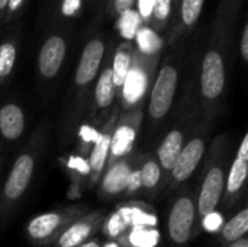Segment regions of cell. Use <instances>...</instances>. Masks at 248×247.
<instances>
[{"label": "cell", "mask_w": 248, "mask_h": 247, "mask_svg": "<svg viewBox=\"0 0 248 247\" xmlns=\"http://www.w3.org/2000/svg\"><path fill=\"white\" fill-rule=\"evenodd\" d=\"M231 29L230 23L215 16L212 32L199 63L196 87L186 90L180 103L183 111L211 127L225 105Z\"/></svg>", "instance_id": "6da1fadb"}, {"label": "cell", "mask_w": 248, "mask_h": 247, "mask_svg": "<svg viewBox=\"0 0 248 247\" xmlns=\"http://www.w3.org/2000/svg\"><path fill=\"white\" fill-rule=\"evenodd\" d=\"M106 57V42L102 36L90 38L81 49L73 84L58 122V148H64L77 135V128L90 106L93 87Z\"/></svg>", "instance_id": "7a4b0ae2"}, {"label": "cell", "mask_w": 248, "mask_h": 247, "mask_svg": "<svg viewBox=\"0 0 248 247\" xmlns=\"http://www.w3.org/2000/svg\"><path fill=\"white\" fill-rule=\"evenodd\" d=\"M51 132L49 118H44L32 131L28 143L16 156L0 189V230L6 229L26 197L36 170L48 147Z\"/></svg>", "instance_id": "3957f363"}, {"label": "cell", "mask_w": 248, "mask_h": 247, "mask_svg": "<svg viewBox=\"0 0 248 247\" xmlns=\"http://www.w3.org/2000/svg\"><path fill=\"white\" fill-rule=\"evenodd\" d=\"M206 162L203 165V178L199 194L196 197V218L198 227L214 215L222 202L225 191V179L228 169L230 141L227 134L218 135L209 148Z\"/></svg>", "instance_id": "277c9868"}, {"label": "cell", "mask_w": 248, "mask_h": 247, "mask_svg": "<svg viewBox=\"0 0 248 247\" xmlns=\"http://www.w3.org/2000/svg\"><path fill=\"white\" fill-rule=\"evenodd\" d=\"M180 58L176 54H170L163 60L153 79L147 98V122L150 134L157 131L174 106L180 83Z\"/></svg>", "instance_id": "5b68a950"}, {"label": "cell", "mask_w": 248, "mask_h": 247, "mask_svg": "<svg viewBox=\"0 0 248 247\" xmlns=\"http://www.w3.org/2000/svg\"><path fill=\"white\" fill-rule=\"evenodd\" d=\"M211 125L198 121L189 134L182 151L179 153L169 176L166 181V189L170 192L179 191L196 172L201 162L203 160L206 151H208V143H209V132Z\"/></svg>", "instance_id": "8992f818"}, {"label": "cell", "mask_w": 248, "mask_h": 247, "mask_svg": "<svg viewBox=\"0 0 248 247\" xmlns=\"http://www.w3.org/2000/svg\"><path fill=\"white\" fill-rule=\"evenodd\" d=\"M84 205H70L57 211L42 213L31 218L25 227L26 237L31 243L38 247H49L58 239V236L77 218L87 213Z\"/></svg>", "instance_id": "52a82bcc"}, {"label": "cell", "mask_w": 248, "mask_h": 247, "mask_svg": "<svg viewBox=\"0 0 248 247\" xmlns=\"http://www.w3.org/2000/svg\"><path fill=\"white\" fill-rule=\"evenodd\" d=\"M157 64L158 55H145L137 48L134 49L131 70L119 92L121 95L118 103L119 106H122L124 111L145 103L150 83H153V79L155 76Z\"/></svg>", "instance_id": "ba28073f"}, {"label": "cell", "mask_w": 248, "mask_h": 247, "mask_svg": "<svg viewBox=\"0 0 248 247\" xmlns=\"http://www.w3.org/2000/svg\"><path fill=\"white\" fill-rule=\"evenodd\" d=\"M167 231L170 240L176 246H185L199 233L196 195L193 192H183L174 199L169 211Z\"/></svg>", "instance_id": "9c48e42d"}, {"label": "cell", "mask_w": 248, "mask_h": 247, "mask_svg": "<svg viewBox=\"0 0 248 247\" xmlns=\"http://www.w3.org/2000/svg\"><path fill=\"white\" fill-rule=\"evenodd\" d=\"M144 105L145 103L137 105L131 109H125L118 116L112 131L108 165H112L116 160L132 154L137 137L144 122Z\"/></svg>", "instance_id": "30bf717a"}, {"label": "cell", "mask_w": 248, "mask_h": 247, "mask_svg": "<svg viewBox=\"0 0 248 247\" xmlns=\"http://www.w3.org/2000/svg\"><path fill=\"white\" fill-rule=\"evenodd\" d=\"M68 41L62 32L49 33L42 42L38 52V77L45 87V92H49L52 84L57 82L67 57Z\"/></svg>", "instance_id": "8fae6325"}, {"label": "cell", "mask_w": 248, "mask_h": 247, "mask_svg": "<svg viewBox=\"0 0 248 247\" xmlns=\"http://www.w3.org/2000/svg\"><path fill=\"white\" fill-rule=\"evenodd\" d=\"M199 119L189 115L186 111L180 109V116L176 119L174 125L170 128V131L163 137L161 143L157 147V163L167 181V176L179 156V153L182 151L189 134L192 132L195 124ZM166 186V185H164Z\"/></svg>", "instance_id": "7c38bea8"}, {"label": "cell", "mask_w": 248, "mask_h": 247, "mask_svg": "<svg viewBox=\"0 0 248 247\" xmlns=\"http://www.w3.org/2000/svg\"><path fill=\"white\" fill-rule=\"evenodd\" d=\"M116 96H118V92L112 79L110 60H106L105 66H102V70L96 79L90 106H89L87 116H86L89 118L92 125L97 127L105 122L103 119H106L113 109Z\"/></svg>", "instance_id": "4fadbf2b"}, {"label": "cell", "mask_w": 248, "mask_h": 247, "mask_svg": "<svg viewBox=\"0 0 248 247\" xmlns=\"http://www.w3.org/2000/svg\"><path fill=\"white\" fill-rule=\"evenodd\" d=\"M248 173V134H244L234 160L230 165L227 179H225V191L222 198V210L228 211L235 207L246 191Z\"/></svg>", "instance_id": "5bb4252c"}, {"label": "cell", "mask_w": 248, "mask_h": 247, "mask_svg": "<svg viewBox=\"0 0 248 247\" xmlns=\"http://www.w3.org/2000/svg\"><path fill=\"white\" fill-rule=\"evenodd\" d=\"M137 157L129 154L121 160H116L112 165H106L102 178L99 197L105 201H113L125 195L129 175L137 165Z\"/></svg>", "instance_id": "9a60e30c"}, {"label": "cell", "mask_w": 248, "mask_h": 247, "mask_svg": "<svg viewBox=\"0 0 248 247\" xmlns=\"http://www.w3.org/2000/svg\"><path fill=\"white\" fill-rule=\"evenodd\" d=\"M105 210L87 211L84 215L71 223L54 242L52 247H78L89 242L102 227L106 217Z\"/></svg>", "instance_id": "2e32d148"}, {"label": "cell", "mask_w": 248, "mask_h": 247, "mask_svg": "<svg viewBox=\"0 0 248 247\" xmlns=\"http://www.w3.org/2000/svg\"><path fill=\"white\" fill-rule=\"evenodd\" d=\"M119 112H121V106L118 103L116 106H113L112 112L109 114V116L102 124V130L96 135L94 144H93L92 151L89 154V172H90V179L93 183H99L102 173L108 165L112 131H113L115 122L119 116Z\"/></svg>", "instance_id": "e0dca14e"}, {"label": "cell", "mask_w": 248, "mask_h": 247, "mask_svg": "<svg viewBox=\"0 0 248 247\" xmlns=\"http://www.w3.org/2000/svg\"><path fill=\"white\" fill-rule=\"evenodd\" d=\"M26 130V114L20 103L15 100L0 105V137L7 143H16Z\"/></svg>", "instance_id": "ac0fdd59"}, {"label": "cell", "mask_w": 248, "mask_h": 247, "mask_svg": "<svg viewBox=\"0 0 248 247\" xmlns=\"http://www.w3.org/2000/svg\"><path fill=\"white\" fill-rule=\"evenodd\" d=\"M205 0H179L177 6V26L171 33V41H176L186 32H192L203 10Z\"/></svg>", "instance_id": "d6986e66"}, {"label": "cell", "mask_w": 248, "mask_h": 247, "mask_svg": "<svg viewBox=\"0 0 248 247\" xmlns=\"http://www.w3.org/2000/svg\"><path fill=\"white\" fill-rule=\"evenodd\" d=\"M134 49H135V45L134 42L131 41H125L122 42L112 60H110V70H112V79H113V84L116 87V92L119 93L125 80H126V76L131 70V66H132V57H134Z\"/></svg>", "instance_id": "ffe728a7"}, {"label": "cell", "mask_w": 248, "mask_h": 247, "mask_svg": "<svg viewBox=\"0 0 248 247\" xmlns=\"http://www.w3.org/2000/svg\"><path fill=\"white\" fill-rule=\"evenodd\" d=\"M132 223V208L131 205H125L118 208L115 213L105 217L100 230L105 236L110 237L112 240H118L125 236V231L131 227Z\"/></svg>", "instance_id": "44dd1931"}, {"label": "cell", "mask_w": 248, "mask_h": 247, "mask_svg": "<svg viewBox=\"0 0 248 247\" xmlns=\"http://www.w3.org/2000/svg\"><path fill=\"white\" fill-rule=\"evenodd\" d=\"M140 178H141V191L154 195L160 186L166 185V178L155 160V157H147L140 166Z\"/></svg>", "instance_id": "7402d4cb"}, {"label": "cell", "mask_w": 248, "mask_h": 247, "mask_svg": "<svg viewBox=\"0 0 248 247\" xmlns=\"http://www.w3.org/2000/svg\"><path fill=\"white\" fill-rule=\"evenodd\" d=\"M19 54V39L7 36L0 42V87L6 84L12 76Z\"/></svg>", "instance_id": "603a6c76"}, {"label": "cell", "mask_w": 248, "mask_h": 247, "mask_svg": "<svg viewBox=\"0 0 248 247\" xmlns=\"http://www.w3.org/2000/svg\"><path fill=\"white\" fill-rule=\"evenodd\" d=\"M248 231V208H241L237 214H234L230 220H227L221 226L219 237L224 243L230 245L240 239H244Z\"/></svg>", "instance_id": "cb8c5ba5"}, {"label": "cell", "mask_w": 248, "mask_h": 247, "mask_svg": "<svg viewBox=\"0 0 248 247\" xmlns=\"http://www.w3.org/2000/svg\"><path fill=\"white\" fill-rule=\"evenodd\" d=\"M135 48L145 55H158L163 47V39L150 26L141 25L135 32Z\"/></svg>", "instance_id": "d4e9b609"}, {"label": "cell", "mask_w": 248, "mask_h": 247, "mask_svg": "<svg viewBox=\"0 0 248 247\" xmlns=\"http://www.w3.org/2000/svg\"><path fill=\"white\" fill-rule=\"evenodd\" d=\"M173 6H174L173 0H154L151 15H150V20H148L147 26H150L154 32L164 31L169 20H170Z\"/></svg>", "instance_id": "484cf974"}, {"label": "cell", "mask_w": 248, "mask_h": 247, "mask_svg": "<svg viewBox=\"0 0 248 247\" xmlns=\"http://www.w3.org/2000/svg\"><path fill=\"white\" fill-rule=\"evenodd\" d=\"M141 19L137 10L131 9L128 12H125L122 16L118 17V26L121 29V33L126 38V41L132 39L135 36L137 29L141 26Z\"/></svg>", "instance_id": "4316f807"}, {"label": "cell", "mask_w": 248, "mask_h": 247, "mask_svg": "<svg viewBox=\"0 0 248 247\" xmlns=\"http://www.w3.org/2000/svg\"><path fill=\"white\" fill-rule=\"evenodd\" d=\"M243 1L244 0H221L219 6H218L217 16L232 26L234 20H235V17H237L240 9L243 6Z\"/></svg>", "instance_id": "83f0119b"}, {"label": "cell", "mask_w": 248, "mask_h": 247, "mask_svg": "<svg viewBox=\"0 0 248 247\" xmlns=\"http://www.w3.org/2000/svg\"><path fill=\"white\" fill-rule=\"evenodd\" d=\"M137 0H109L108 3V12L112 17H119L125 12L134 9Z\"/></svg>", "instance_id": "f1b7e54d"}, {"label": "cell", "mask_w": 248, "mask_h": 247, "mask_svg": "<svg viewBox=\"0 0 248 247\" xmlns=\"http://www.w3.org/2000/svg\"><path fill=\"white\" fill-rule=\"evenodd\" d=\"M140 166L141 163L135 165V167L132 169L131 175H129V179H128V185H126V189H125V197L131 198L134 197L135 194H138L141 191V178H140Z\"/></svg>", "instance_id": "f546056e"}, {"label": "cell", "mask_w": 248, "mask_h": 247, "mask_svg": "<svg viewBox=\"0 0 248 247\" xmlns=\"http://www.w3.org/2000/svg\"><path fill=\"white\" fill-rule=\"evenodd\" d=\"M83 0H61V15L64 17L76 16L81 9Z\"/></svg>", "instance_id": "4dcf8cb0"}, {"label": "cell", "mask_w": 248, "mask_h": 247, "mask_svg": "<svg viewBox=\"0 0 248 247\" xmlns=\"http://www.w3.org/2000/svg\"><path fill=\"white\" fill-rule=\"evenodd\" d=\"M25 1H26V0H9V1H7V7H6V13H4L3 23L13 20V19L20 13V10L23 9Z\"/></svg>", "instance_id": "1f68e13d"}, {"label": "cell", "mask_w": 248, "mask_h": 247, "mask_svg": "<svg viewBox=\"0 0 248 247\" xmlns=\"http://www.w3.org/2000/svg\"><path fill=\"white\" fill-rule=\"evenodd\" d=\"M240 55L243 61L247 64L248 63V25L244 23L241 29V36H240Z\"/></svg>", "instance_id": "d6a6232c"}, {"label": "cell", "mask_w": 248, "mask_h": 247, "mask_svg": "<svg viewBox=\"0 0 248 247\" xmlns=\"http://www.w3.org/2000/svg\"><path fill=\"white\" fill-rule=\"evenodd\" d=\"M7 1L9 0H0V23H3L4 13H6V7H7Z\"/></svg>", "instance_id": "836d02e7"}, {"label": "cell", "mask_w": 248, "mask_h": 247, "mask_svg": "<svg viewBox=\"0 0 248 247\" xmlns=\"http://www.w3.org/2000/svg\"><path fill=\"white\" fill-rule=\"evenodd\" d=\"M228 247H248V240L244 237V239H240L234 243H230Z\"/></svg>", "instance_id": "e575fe53"}, {"label": "cell", "mask_w": 248, "mask_h": 247, "mask_svg": "<svg viewBox=\"0 0 248 247\" xmlns=\"http://www.w3.org/2000/svg\"><path fill=\"white\" fill-rule=\"evenodd\" d=\"M78 247H102V246H100V242H99V240H96V239H90L89 242L83 243L81 246H78Z\"/></svg>", "instance_id": "d590c367"}, {"label": "cell", "mask_w": 248, "mask_h": 247, "mask_svg": "<svg viewBox=\"0 0 248 247\" xmlns=\"http://www.w3.org/2000/svg\"><path fill=\"white\" fill-rule=\"evenodd\" d=\"M102 247H122V243H119L118 240H110V242H108L105 246Z\"/></svg>", "instance_id": "8d00e7d4"}, {"label": "cell", "mask_w": 248, "mask_h": 247, "mask_svg": "<svg viewBox=\"0 0 248 247\" xmlns=\"http://www.w3.org/2000/svg\"><path fill=\"white\" fill-rule=\"evenodd\" d=\"M173 3H174V4H177V3H179V0H173Z\"/></svg>", "instance_id": "74e56055"}]
</instances>
